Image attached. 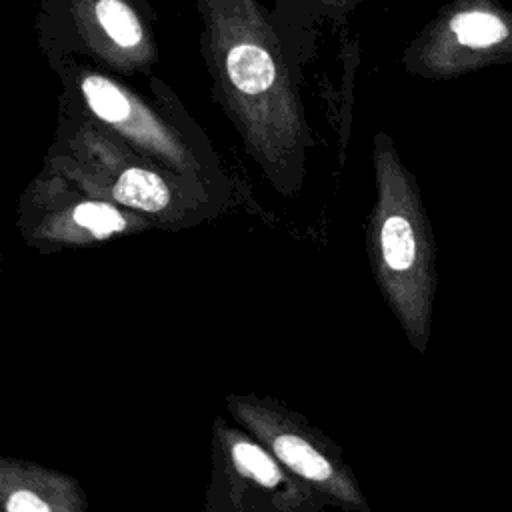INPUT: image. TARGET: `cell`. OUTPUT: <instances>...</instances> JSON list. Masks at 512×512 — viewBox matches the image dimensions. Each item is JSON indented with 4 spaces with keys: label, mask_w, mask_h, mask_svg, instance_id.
Masks as SVG:
<instances>
[{
    "label": "cell",
    "mask_w": 512,
    "mask_h": 512,
    "mask_svg": "<svg viewBox=\"0 0 512 512\" xmlns=\"http://www.w3.org/2000/svg\"><path fill=\"white\" fill-rule=\"evenodd\" d=\"M210 64L244 140L276 170L304 144L306 126L278 38L254 0H202Z\"/></svg>",
    "instance_id": "6da1fadb"
},
{
    "label": "cell",
    "mask_w": 512,
    "mask_h": 512,
    "mask_svg": "<svg viewBox=\"0 0 512 512\" xmlns=\"http://www.w3.org/2000/svg\"><path fill=\"white\" fill-rule=\"evenodd\" d=\"M374 168L378 196L368 226L370 258L410 342L424 350L438 284L434 234L418 182L386 134H376Z\"/></svg>",
    "instance_id": "7a4b0ae2"
},
{
    "label": "cell",
    "mask_w": 512,
    "mask_h": 512,
    "mask_svg": "<svg viewBox=\"0 0 512 512\" xmlns=\"http://www.w3.org/2000/svg\"><path fill=\"white\" fill-rule=\"evenodd\" d=\"M412 74L452 80L512 62V10L500 0H452L404 56Z\"/></svg>",
    "instance_id": "3957f363"
},
{
    "label": "cell",
    "mask_w": 512,
    "mask_h": 512,
    "mask_svg": "<svg viewBox=\"0 0 512 512\" xmlns=\"http://www.w3.org/2000/svg\"><path fill=\"white\" fill-rule=\"evenodd\" d=\"M78 86L88 110L136 148L182 174L196 168L178 134L120 84L102 74H84Z\"/></svg>",
    "instance_id": "277c9868"
},
{
    "label": "cell",
    "mask_w": 512,
    "mask_h": 512,
    "mask_svg": "<svg viewBox=\"0 0 512 512\" xmlns=\"http://www.w3.org/2000/svg\"><path fill=\"white\" fill-rule=\"evenodd\" d=\"M72 12L88 46L110 66L134 72L154 58V46L130 2L72 0Z\"/></svg>",
    "instance_id": "5b68a950"
},
{
    "label": "cell",
    "mask_w": 512,
    "mask_h": 512,
    "mask_svg": "<svg viewBox=\"0 0 512 512\" xmlns=\"http://www.w3.org/2000/svg\"><path fill=\"white\" fill-rule=\"evenodd\" d=\"M238 414V418H242L248 428L254 430V434H258L272 448L276 458L300 478L350 504L360 500L354 482H350V478H346L306 434H300L290 426L286 428L282 424H274L272 416L256 406L240 404Z\"/></svg>",
    "instance_id": "8992f818"
},
{
    "label": "cell",
    "mask_w": 512,
    "mask_h": 512,
    "mask_svg": "<svg viewBox=\"0 0 512 512\" xmlns=\"http://www.w3.org/2000/svg\"><path fill=\"white\" fill-rule=\"evenodd\" d=\"M2 496L6 512H80V500L66 492L64 478L34 466L4 464Z\"/></svg>",
    "instance_id": "52a82bcc"
},
{
    "label": "cell",
    "mask_w": 512,
    "mask_h": 512,
    "mask_svg": "<svg viewBox=\"0 0 512 512\" xmlns=\"http://www.w3.org/2000/svg\"><path fill=\"white\" fill-rule=\"evenodd\" d=\"M112 198L118 204L150 214L166 210L172 202L166 180L160 174L138 166H130L118 176L112 186Z\"/></svg>",
    "instance_id": "ba28073f"
},
{
    "label": "cell",
    "mask_w": 512,
    "mask_h": 512,
    "mask_svg": "<svg viewBox=\"0 0 512 512\" xmlns=\"http://www.w3.org/2000/svg\"><path fill=\"white\" fill-rule=\"evenodd\" d=\"M68 218L78 230L88 232L96 240L120 234L128 228L126 216L116 206L102 200H86L76 204Z\"/></svg>",
    "instance_id": "9c48e42d"
},
{
    "label": "cell",
    "mask_w": 512,
    "mask_h": 512,
    "mask_svg": "<svg viewBox=\"0 0 512 512\" xmlns=\"http://www.w3.org/2000/svg\"><path fill=\"white\" fill-rule=\"evenodd\" d=\"M230 456L238 472L250 476L252 480L266 488H274L282 480L278 464L258 444H252L244 438H236L230 444Z\"/></svg>",
    "instance_id": "30bf717a"
},
{
    "label": "cell",
    "mask_w": 512,
    "mask_h": 512,
    "mask_svg": "<svg viewBox=\"0 0 512 512\" xmlns=\"http://www.w3.org/2000/svg\"><path fill=\"white\" fill-rule=\"evenodd\" d=\"M320 2L330 8H350L354 4V0H320Z\"/></svg>",
    "instance_id": "8fae6325"
},
{
    "label": "cell",
    "mask_w": 512,
    "mask_h": 512,
    "mask_svg": "<svg viewBox=\"0 0 512 512\" xmlns=\"http://www.w3.org/2000/svg\"><path fill=\"white\" fill-rule=\"evenodd\" d=\"M510 512H512V510H510Z\"/></svg>",
    "instance_id": "7c38bea8"
}]
</instances>
